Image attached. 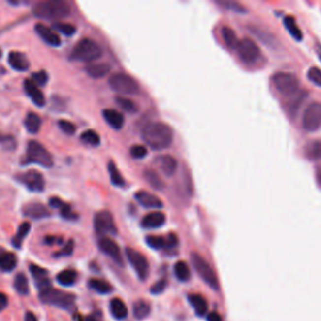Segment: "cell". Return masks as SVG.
Masks as SVG:
<instances>
[{"label":"cell","mask_w":321,"mask_h":321,"mask_svg":"<svg viewBox=\"0 0 321 321\" xmlns=\"http://www.w3.org/2000/svg\"><path fill=\"white\" fill-rule=\"evenodd\" d=\"M142 139L152 150H166L173 141V130L166 123L151 122L142 129Z\"/></svg>","instance_id":"obj_1"},{"label":"cell","mask_w":321,"mask_h":321,"mask_svg":"<svg viewBox=\"0 0 321 321\" xmlns=\"http://www.w3.org/2000/svg\"><path fill=\"white\" fill-rule=\"evenodd\" d=\"M35 17L42 19H63L70 14V6L63 0H47L36 4L33 9Z\"/></svg>","instance_id":"obj_2"},{"label":"cell","mask_w":321,"mask_h":321,"mask_svg":"<svg viewBox=\"0 0 321 321\" xmlns=\"http://www.w3.org/2000/svg\"><path fill=\"white\" fill-rule=\"evenodd\" d=\"M103 56V50L99 47L98 43L95 40H92L89 38L80 39L78 44L73 48L72 54H70V59L78 62H95Z\"/></svg>","instance_id":"obj_3"},{"label":"cell","mask_w":321,"mask_h":321,"mask_svg":"<svg viewBox=\"0 0 321 321\" xmlns=\"http://www.w3.org/2000/svg\"><path fill=\"white\" fill-rule=\"evenodd\" d=\"M39 299L43 304L61 307V309H70L75 302V296L73 293L58 290V289H45L40 291Z\"/></svg>","instance_id":"obj_4"},{"label":"cell","mask_w":321,"mask_h":321,"mask_svg":"<svg viewBox=\"0 0 321 321\" xmlns=\"http://www.w3.org/2000/svg\"><path fill=\"white\" fill-rule=\"evenodd\" d=\"M24 163H35L49 168L53 166V157L43 144L36 141H31L27 148V157Z\"/></svg>","instance_id":"obj_5"},{"label":"cell","mask_w":321,"mask_h":321,"mask_svg":"<svg viewBox=\"0 0 321 321\" xmlns=\"http://www.w3.org/2000/svg\"><path fill=\"white\" fill-rule=\"evenodd\" d=\"M191 261L192 265H193L194 270L198 274V276L210 286L211 289L213 290H219L220 289V284H219V279H217L216 274L213 271V269L211 267L210 263L205 260L201 255L193 252L191 255Z\"/></svg>","instance_id":"obj_6"},{"label":"cell","mask_w":321,"mask_h":321,"mask_svg":"<svg viewBox=\"0 0 321 321\" xmlns=\"http://www.w3.org/2000/svg\"><path fill=\"white\" fill-rule=\"evenodd\" d=\"M272 83L280 95L293 96L299 92V78L292 73L279 72L272 75Z\"/></svg>","instance_id":"obj_7"},{"label":"cell","mask_w":321,"mask_h":321,"mask_svg":"<svg viewBox=\"0 0 321 321\" xmlns=\"http://www.w3.org/2000/svg\"><path fill=\"white\" fill-rule=\"evenodd\" d=\"M109 87L121 95H136L139 91V86L130 75L125 73H116L109 78Z\"/></svg>","instance_id":"obj_8"},{"label":"cell","mask_w":321,"mask_h":321,"mask_svg":"<svg viewBox=\"0 0 321 321\" xmlns=\"http://www.w3.org/2000/svg\"><path fill=\"white\" fill-rule=\"evenodd\" d=\"M321 127V103H311L302 116V128L306 132H315Z\"/></svg>","instance_id":"obj_9"},{"label":"cell","mask_w":321,"mask_h":321,"mask_svg":"<svg viewBox=\"0 0 321 321\" xmlns=\"http://www.w3.org/2000/svg\"><path fill=\"white\" fill-rule=\"evenodd\" d=\"M95 230L96 233L102 236V237H107V235L117 233L113 216H112V213L109 211H100V212L96 213Z\"/></svg>","instance_id":"obj_10"},{"label":"cell","mask_w":321,"mask_h":321,"mask_svg":"<svg viewBox=\"0 0 321 321\" xmlns=\"http://www.w3.org/2000/svg\"><path fill=\"white\" fill-rule=\"evenodd\" d=\"M237 54L240 59L246 64H254L257 62L258 57H260V48L256 44L252 39L245 38L240 40L237 48Z\"/></svg>","instance_id":"obj_11"},{"label":"cell","mask_w":321,"mask_h":321,"mask_svg":"<svg viewBox=\"0 0 321 321\" xmlns=\"http://www.w3.org/2000/svg\"><path fill=\"white\" fill-rule=\"evenodd\" d=\"M126 255H127L128 261H129V263L132 265L133 269H134L136 274L138 275L139 279H141L142 281L147 280V277L150 275V263H148L147 258L142 255L141 252L129 249V247L126 250Z\"/></svg>","instance_id":"obj_12"},{"label":"cell","mask_w":321,"mask_h":321,"mask_svg":"<svg viewBox=\"0 0 321 321\" xmlns=\"http://www.w3.org/2000/svg\"><path fill=\"white\" fill-rule=\"evenodd\" d=\"M18 180L32 192H42L45 187L44 177L40 172L35 171V169H31L23 175H19Z\"/></svg>","instance_id":"obj_13"},{"label":"cell","mask_w":321,"mask_h":321,"mask_svg":"<svg viewBox=\"0 0 321 321\" xmlns=\"http://www.w3.org/2000/svg\"><path fill=\"white\" fill-rule=\"evenodd\" d=\"M98 246H99L100 251H102L104 255L111 257L112 260L116 263H118L119 266H123L122 252H121V249H119L118 245H117L112 238L100 237L99 242H98Z\"/></svg>","instance_id":"obj_14"},{"label":"cell","mask_w":321,"mask_h":321,"mask_svg":"<svg viewBox=\"0 0 321 321\" xmlns=\"http://www.w3.org/2000/svg\"><path fill=\"white\" fill-rule=\"evenodd\" d=\"M166 224V216L163 212L160 211H153V212L147 213L146 216L142 219V227L147 228V230H155V228H160Z\"/></svg>","instance_id":"obj_15"},{"label":"cell","mask_w":321,"mask_h":321,"mask_svg":"<svg viewBox=\"0 0 321 321\" xmlns=\"http://www.w3.org/2000/svg\"><path fill=\"white\" fill-rule=\"evenodd\" d=\"M34 29H35L36 34H38L47 44L52 45V47H59V45H61V38H59V35L57 34V32L53 31L52 28L39 23V24L35 25V28Z\"/></svg>","instance_id":"obj_16"},{"label":"cell","mask_w":321,"mask_h":321,"mask_svg":"<svg viewBox=\"0 0 321 321\" xmlns=\"http://www.w3.org/2000/svg\"><path fill=\"white\" fill-rule=\"evenodd\" d=\"M23 215L29 219L33 220H40L44 219V217H48L50 215V212L48 211V208L45 207L44 205L39 202H32L25 205L23 207Z\"/></svg>","instance_id":"obj_17"},{"label":"cell","mask_w":321,"mask_h":321,"mask_svg":"<svg viewBox=\"0 0 321 321\" xmlns=\"http://www.w3.org/2000/svg\"><path fill=\"white\" fill-rule=\"evenodd\" d=\"M29 270H31L32 276H33L34 281H35L39 290L43 291L45 290V289L50 288V280L49 276H48L47 270L43 269V267H40V266L38 265H31Z\"/></svg>","instance_id":"obj_18"},{"label":"cell","mask_w":321,"mask_h":321,"mask_svg":"<svg viewBox=\"0 0 321 321\" xmlns=\"http://www.w3.org/2000/svg\"><path fill=\"white\" fill-rule=\"evenodd\" d=\"M134 198L138 201L139 205H142L146 208H155V210H158V208L163 207V203L155 194L150 193V192L146 191H139L134 194Z\"/></svg>","instance_id":"obj_19"},{"label":"cell","mask_w":321,"mask_h":321,"mask_svg":"<svg viewBox=\"0 0 321 321\" xmlns=\"http://www.w3.org/2000/svg\"><path fill=\"white\" fill-rule=\"evenodd\" d=\"M24 89H25V93L28 95V97L31 98L32 102H33L34 104L38 105V107H44L45 104L44 96H43L42 91L38 88V86H36L35 83H33V80L31 79L25 80Z\"/></svg>","instance_id":"obj_20"},{"label":"cell","mask_w":321,"mask_h":321,"mask_svg":"<svg viewBox=\"0 0 321 321\" xmlns=\"http://www.w3.org/2000/svg\"><path fill=\"white\" fill-rule=\"evenodd\" d=\"M156 164L158 168L163 172L166 176L175 175L176 169H177V160L175 157H172L169 155H162L155 160Z\"/></svg>","instance_id":"obj_21"},{"label":"cell","mask_w":321,"mask_h":321,"mask_svg":"<svg viewBox=\"0 0 321 321\" xmlns=\"http://www.w3.org/2000/svg\"><path fill=\"white\" fill-rule=\"evenodd\" d=\"M103 117H104L105 122L114 129H122L125 126V117L121 112L116 111V109H104Z\"/></svg>","instance_id":"obj_22"},{"label":"cell","mask_w":321,"mask_h":321,"mask_svg":"<svg viewBox=\"0 0 321 321\" xmlns=\"http://www.w3.org/2000/svg\"><path fill=\"white\" fill-rule=\"evenodd\" d=\"M9 64L13 69L18 72H25L29 69V65H31L28 58L19 52H11L9 54Z\"/></svg>","instance_id":"obj_23"},{"label":"cell","mask_w":321,"mask_h":321,"mask_svg":"<svg viewBox=\"0 0 321 321\" xmlns=\"http://www.w3.org/2000/svg\"><path fill=\"white\" fill-rule=\"evenodd\" d=\"M49 205H50V207H53V208H58L63 219H65V220L77 219V215L73 212L72 207H70L68 203L64 202V201H62L59 197H52V198L49 199Z\"/></svg>","instance_id":"obj_24"},{"label":"cell","mask_w":321,"mask_h":321,"mask_svg":"<svg viewBox=\"0 0 321 321\" xmlns=\"http://www.w3.org/2000/svg\"><path fill=\"white\" fill-rule=\"evenodd\" d=\"M189 301L190 304H191V306L193 307L194 313H196L197 315L198 316L206 315L208 309V304L202 295H198V293H192V295H189Z\"/></svg>","instance_id":"obj_25"},{"label":"cell","mask_w":321,"mask_h":321,"mask_svg":"<svg viewBox=\"0 0 321 321\" xmlns=\"http://www.w3.org/2000/svg\"><path fill=\"white\" fill-rule=\"evenodd\" d=\"M284 25H285V28H286V31L289 32V34H290V35L292 36L295 40H297V42H301L302 38H304V34H302L301 29L299 28V25H297L295 18L290 17V15L285 17L284 18Z\"/></svg>","instance_id":"obj_26"},{"label":"cell","mask_w":321,"mask_h":321,"mask_svg":"<svg viewBox=\"0 0 321 321\" xmlns=\"http://www.w3.org/2000/svg\"><path fill=\"white\" fill-rule=\"evenodd\" d=\"M109 309H111L112 316H113L114 319H117V320H123V319L127 318L128 315L127 306H126L125 302H123L121 299H118V297L112 300Z\"/></svg>","instance_id":"obj_27"},{"label":"cell","mask_w":321,"mask_h":321,"mask_svg":"<svg viewBox=\"0 0 321 321\" xmlns=\"http://www.w3.org/2000/svg\"><path fill=\"white\" fill-rule=\"evenodd\" d=\"M17 256L11 252H4L0 255V270L4 272H10L17 267Z\"/></svg>","instance_id":"obj_28"},{"label":"cell","mask_w":321,"mask_h":321,"mask_svg":"<svg viewBox=\"0 0 321 321\" xmlns=\"http://www.w3.org/2000/svg\"><path fill=\"white\" fill-rule=\"evenodd\" d=\"M86 70L92 78H103L109 73L111 65L105 63H93L87 66Z\"/></svg>","instance_id":"obj_29"},{"label":"cell","mask_w":321,"mask_h":321,"mask_svg":"<svg viewBox=\"0 0 321 321\" xmlns=\"http://www.w3.org/2000/svg\"><path fill=\"white\" fill-rule=\"evenodd\" d=\"M89 288L93 291H96V292L102 293V295H107V293H111L113 291V286L111 284L100 279L89 280Z\"/></svg>","instance_id":"obj_30"},{"label":"cell","mask_w":321,"mask_h":321,"mask_svg":"<svg viewBox=\"0 0 321 321\" xmlns=\"http://www.w3.org/2000/svg\"><path fill=\"white\" fill-rule=\"evenodd\" d=\"M221 34L222 38H224L225 44H226L227 47L231 48V49H236V48H237L240 40L237 39V35H236L235 31H233L232 28H230V27H224L221 31Z\"/></svg>","instance_id":"obj_31"},{"label":"cell","mask_w":321,"mask_h":321,"mask_svg":"<svg viewBox=\"0 0 321 321\" xmlns=\"http://www.w3.org/2000/svg\"><path fill=\"white\" fill-rule=\"evenodd\" d=\"M25 128L28 129L29 133H38L39 129H40V126H42V121H40V117L35 113H28L27 117H25L24 121Z\"/></svg>","instance_id":"obj_32"},{"label":"cell","mask_w":321,"mask_h":321,"mask_svg":"<svg viewBox=\"0 0 321 321\" xmlns=\"http://www.w3.org/2000/svg\"><path fill=\"white\" fill-rule=\"evenodd\" d=\"M173 271H175L176 277H177L180 281H182V283L189 281L190 277H191V270H190L189 265H187L185 261H178V262H176L175 267H173Z\"/></svg>","instance_id":"obj_33"},{"label":"cell","mask_w":321,"mask_h":321,"mask_svg":"<svg viewBox=\"0 0 321 321\" xmlns=\"http://www.w3.org/2000/svg\"><path fill=\"white\" fill-rule=\"evenodd\" d=\"M77 276L78 275L74 270H63V271L57 275V281L63 286H72L77 281Z\"/></svg>","instance_id":"obj_34"},{"label":"cell","mask_w":321,"mask_h":321,"mask_svg":"<svg viewBox=\"0 0 321 321\" xmlns=\"http://www.w3.org/2000/svg\"><path fill=\"white\" fill-rule=\"evenodd\" d=\"M150 313H151L150 304L143 301V300L137 301L136 304H134V306H133V315H134V318H136L137 320H143V319H146L147 316L150 315Z\"/></svg>","instance_id":"obj_35"},{"label":"cell","mask_w":321,"mask_h":321,"mask_svg":"<svg viewBox=\"0 0 321 321\" xmlns=\"http://www.w3.org/2000/svg\"><path fill=\"white\" fill-rule=\"evenodd\" d=\"M146 242H147V245L151 247V249H155V250L168 249V241H167V236L166 237H162V236H147Z\"/></svg>","instance_id":"obj_36"},{"label":"cell","mask_w":321,"mask_h":321,"mask_svg":"<svg viewBox=\"0 0 321 321\" xmlns=\"http://www.w3.org/2000/svg\"><path fill=\"white\" fill-rule=\"evenodd\" d=\"M14 289L17 290V292L19 293V295H23V296H25V295H28L29 293V283L28 279H27V276H25L24 274H18L17 276H15Z\"/></svg>","instance_id":"obj_37"},{"label":"cell","mask_w":321,"mask_h":321,"mask_svg":"<svg viewBox=\"0 0 321 321\" xmlns=\"http://www.w3.org/2000/svg\"><path fill=\"white\" fill-rule=\"evenodd\" d=\"M29 231H31V224H29V222H23V224L19 226V228H18L17 235L14 236V238H13V245L19 249V247L22 246L23 240L28 236Z\"/></svg>","instance_id":"obj_38"},{"label":"cell","mask_w":321,"mask_h":321,"mask_svg":"<svg viewBox=\"0 0 321 321\" xmlns=\"http://www.w3.org/2000/svg\"><path fill=\"white\" fill-rule=\"evenodd\" d=\"M80 139H82V142H83V143L88 144V146H93V147L98 146V144L100 143L99 134H98V133L93 129H88V130H86L84 133H82Z\"/></svg>","instance_id":"obj_39"},{"label":"cell","mask_w":321,"mask_h":321,"mask_svg":"<svg viewBox=\"0 0 321 321\" xmlns=\"http://www.w3.org/2000/svg\"><path fill=\"white\" fill-rule=\"evenodd\" d=\"M108 169H109V175H111L112 183H113L114 186H117V187H123L126 182H125V180H123L122 175L119 173V171H118V168H117L116 164L112 163V162H109Z\"/></svg>","instance_id":"obj_40"},{"label":"cell","mask_w":321,"mask_h":321,"mask_svg":"<svg viewBox=\"0 0 321 321\" xmlns=\"http://www.w3.org/2000/svg\"><path fill=\"white\" fill-rule=\"evenodd\" d=\"M144 177H146V180L148 181V183H150V185L152 186L155 190H162L164 187L163 182H162V180L158 177L157 173L153 171H151V169H148V171L144 172Z\"/></svg>","instance_id":"obj_41"},{"label":"cell","mask_w":321,"mask_h":321,"mask_svg":"<svg viewBox=\"0 0 321 321\" xmlns=\"http://www.w3.org/2000/svg\"><path fill=\"white\" fill-rule=\"evenodd\" d=\"M306 155L311 160H321V141L311 142L306 147Z\"/></svg>","instance_id":"obj_42"},{"label":"cell","mask_w":321,"mask_h":321,"mask_svg":"<svg viewBox=\"0 0 321 321\" xmlns=\"http://www.w3.org/2000/svg\"><path fill=\"white\" fill-rule=\"evenodd\" d=\"M116 102L118 104V107L123 111L128 112V113H134L137 112V105L133 103V100L128 99L126 97H117Z\"/></svg>","instance_id":"obj_43"},{"label":"cell","mask_w":321,"mask_h":321,"mask_svg":"<svg viewBox=\"0 0 321 321\" xmlns=\"http://www.w3.org/2000/svg\"><path fill=\"white\" fill-rule=\"evenodd\" d=\"M53 28L56 29L57 32H61L64 35H73L75 33V27L74 25L69 24V23H63V22H57L53 24Z\"/></svg>","instance_id":"obj_44"},{"label":"cell","mask_w":321,"mask_h":321,"mask_svg":"<svg viewBox=\"0 0 321 321\" xmlns=\"http://www.w3.org/2000/svg\"><path fill=\"white\" fill-rule=\"evenodd\" d=\"M307 78L310 82H313L315 86L321 87V70L316 66H313L310 69L307 70Z\"/></svg>","instance_id":"obj_45"},{"label":"cell","mask_w":321,"mask_h":321,"mask_svg":"<svg viewBox=\"0 0 321 321\" xmlns=\"http://www.w3.org/2000/svg\"><path fill=\"white\" fill-rule=\"evenodd\" d=\"M129 152L133 158H136V160H142V158L146 157L148 151H147L146 147L142 146V144H136V146H133L132 148H130Z\"/></svg>","instance_id":"obj_46"},{"label":"cell","mask_w":321,"mask_h":321,"mask_svg":"<svg viewBox=\"0 0 321 321\" xmlns=\"http://www.w3.org/2000/svg\"><path fill=\"white\" fill-rule=\"evenodd\" d=\"M32 78H33V83H35L36 86H45L48 82V74L44 72V70L34 73V74L32 75Z\"/></svg>","instance_id":"obj_47"},{"label":"cell","mask_w":321,"mask_h":321,"mask_svg":"<svg viewBox=\"0 0 321 321\" xmlns=\"http://www.w3.org/2000/svg\"><path fill=\"white\" fill-rule=\"evenodd\" d=\"M219 4L232 11H237V13H245V11H246V9H245L244 6L238 3H235V1H220Z\"/></svg>","instance_id":"obj_48"},{"label":"cell","mask_w":321,"mask_h":321,"mask_svg":"<svg viewBox=\"0 0 321 321\" xmlns=\"http://www.w3.org/2000/svg\"><path fill=\"white\" fill-rule=\"evenodd\" d=\"M58 126L64 133H66V134H73V133L75 132V126L73 125L72 122H69V121H65V119L59 121Z\"/></svg>","instance_id":"obj_49"},{"label":"cell","mask_w":321,"mask_h":321,"mask_svg":"<svg viewBox=\"0 0 321 321\" xmlns=\"http://www.w3.org/2000/svg\"><path fill=\"white\" fill-rule=\"evenodd\" d=\"M167 286V281L164 279L160 280V281H157V283L155 284V285L151 288V293H153V295H160V293H162L164 291V289H166Z\"/></svg>","instance_id":"obj_50"},{"label":"cell","mask_w":321,"mask_h":321,"mask_svg":"<svg viewBox=\"0 0 321 321\" xmlns=\"http://www.w3.org/2000/svg\"><path fill=\"white\" fill-rule=\"evenodd\" d=\"M73 247H74L73 241H69V242L66 244V246L64 247V249L62 250L61 252H58V254H57V256H68V255H70V254L73 252Z\"/></svg>","instance_id":"obj_51"},{"label":"cell","mask_w":321,"mask_h":321,"mask_svg":"<svg viewBox=\"0 0 321 321\" xmlns=\"http://www.w3.org/2000/svg\"><path fill=\"white\" fill-rule=\"evenodd\" d=\"M86 321H103V315L100 310H96L86 319Z\"/></svg>","instance_id":"obj_52"},{"label":"cell","mask_w":321,"mask_h":321,"mask_svg":"<svg viewBox=\"0 0 321 321\" xmlns=\"http://www.w3.org/2000/svg\"><path fill=\"white\" fill-rule=\"evenodd\" d=\"M8 306V296L5 293L0 292V311H3Z\"/></svg>","instance_id":"obj_53"},{"label":"cell","mask_w":321,"mask_h":321,"mask_svg":"<svg viewBox=\"0 0 321 321\" xmlns=\"http://www.w3.org/2000/svg\"><path fill=\"white\" fill-rule=\"evenodd\" d=\"M207 321H224V320H222L221 315H220L219 313H216V311H212V313H210L207 315Z\"/></svg>","instance_id":"obj_54"},{"label":"cell","mask_w":321,"mask_h":321,"mask_svg":"<svg viewBox=\"0 0 321 321\" xmlns=\"http://www.w3.org/2000/svg\"><path fill=\"white\" fill-rule=\"evenodd\" d=\"M24 321H38V319H36V316L34 315L33 313H31V311H28V313L25 314Z\"/></svg>","instance_id":"obj_55"},{"label":"cell","mask_w":321,"mask_h":321,"mask_svg":"<svg viewBox=\"0 0 321 321\" xmlns=\"http://www.w3.org/2000/svg\"><path fill=\"white\" fill-rule=\"evenodd\" d=\"M62 241V238H59V237H47L45 238V242H47V244H49V245H52V244H56V242H61Z\"/></svg>","instance_id":"obj_56"},{"label":"cell","mask_w":321,"mask_h":321,"mask_svg":"<svg viewBox=\"0 0 321 321\" xmlns=\"http://www.w3.org/2000/svg\"><path fill=\"white\" fill-rule=\"evenodd\" d=\"M316 54H318L319 59H320V62H321V45L320 44H316Z\"/></svg>","instance_id":"obj_57"},{"label":"cell","mask_w":321,"mask_h":321,"mask_svg":"<svg viewBox=\"0 0 321 321\" xmlns=\"http://www.w3.org/2000/svg\"><path fill=\"white\" fill-rule=\"evenodd\" d=\"M318 181H319V183L321 185V168H319V171H318Z\"/></svg>","instance_id":"obj_58"},{"label":"cell","mask_w":321,"mask_h":321,"mask_svg":"<svg viewBox=\"0 0 321 321\" xmlns=\"http://www.w3.org/2000/svg\"><path fill=\"white\" fill-rule=\"evenodd\" d=\"M6 138H8V137L3 136V134H0V142H4V141H5Z\"/></svg>","instance_id":"obj_59"},{"label":"cell","mask_w":321,"mask_h":321,"mask_svg":"<svg viewBox=\"0 0 321 321\" xmlns=\"http://www.w3.org/2000/svg\"><path fill=\"white\" fill-rule=\"evenodd\" d=\"M0 57H1V52H0Z\"/></svg>","instance_id":"obj_60"}]
</instances>
